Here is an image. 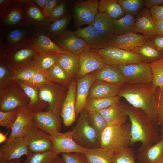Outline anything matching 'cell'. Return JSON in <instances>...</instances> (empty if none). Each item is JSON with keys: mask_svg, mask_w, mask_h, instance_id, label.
Segmentation results:
<instances>
[{"mask_svg": "<svg viewBox=\"0 0 163 163\" xmlns=\"http://www.w3.org/2000/svg\"><path fill=\"white\" fill-rule=\"evenodd\" d=\"M159 91L152 82L137 85L126 84L120 87L118 96L124 98L129 104L141 110L151 119L157 122L156 112Z\"/></svg>", "mask_w": 163, "mask_h": 163, "instance_id": "cell-1", "label": "cell"}, {"mask_svg": "<svg viewBox=\"0 0 163 163\" xmlns=\"http://www.w3.org/2000/svg\"><path fill=\"white\" fill-rule=\"evenodd\" d=\"M123 104L130 124L131 145L140 142L142 145H147L158 142L161 137L157 122L151 119L141 110L129 104Z\"/></svg>", "mask_w": 163, "mask_h": 163, "instance_id": "cell-2", "label": "cell"}, {"mask_svg": "<svg viewBox=\"0 0 163 163\" xmlns=\"http://www.w3.org/2000/svg\"><path fill=\"white\" fill-rule=\"evenodd\" d=\"M131 126L130 123L108 125L101 134L100 147L113 154L129 147L131 145Z\"/></svg>", "mask_w": 163, "mask_h": 163, "instance_id": "cell-3", "label": "cell"}, {"mask_svg": "<svg viewBox=\"0 0 163 163\" xmlns=\"http://www.w3.org/2000/svg\"><path fill=\"white\" fill-rule=\"evenodd\" d=\"M79 114L76 124L71 131L74 140L79 145L88 149L99 147L100 139L90 123L88 112L85 109Z\"/></svg>", "mask_w": 163, "mask_h": 163, "instance_id": "cell-4", "label": "cell"}, {"mask_svg": "<svg viewBox=\"0 0 163 163\" xmlns=\"http://www.w3.org/2000/svg\"><path fill=\"white\" fill-rule=\"evenodd\" d=\"M38 51L30 41L22 45L12 48H7L6 62L11 69L34 66Z\"/></svg>", "mask_w": 163, "mask_h": 163, "instance_id": "cell-5", "label": "cell"}, {"mask_svg": "<svg viewBox=\"0 0 163 163\" xmlns=\"http://www.w3.org/2000/svg\"><path fill=\"white\" fill-rule=\"evenodd\" d=\"M94 50L108 65L120 66L142 62L147 63L142 56L132 51L110 46Z\"/></svg>", "mask_w": 163, "mask_h": 163, "instance_id": "cell-6", "label": "cell"}, {"mask_svg": "<svg viewBox=\"0 0 163 163\" xmlns=\"http://www.w3.org/2000/svg\"><path fill=\"white\" fill-rule=\"evenodd\" d=\"M29 100L15 81L0 90V111H7L27 106Z\"/></svg>", "mask_w": 163, "mask_h": 163, "instance_id": "cell-7", "label": "cell"}, {"mask_svg": "<svg viewBox=\"0 0 163 163\" xmlns=\"http://www.w3.org/2000/svg\"><path fill=\"white\" fill-rule=\"evenodd\" d=\"M39 96L47 104V110L60 117L61 108L66 95L63 86L51 82L40 88Z\"/></svg>", "mask_w": 163, "mask_h": 163, "instance_id": "cell-8", "label": "cell"}, {"mask_svg": "<svg viewBox=\"0 0 163 163\" xmlns=\"http://www.w3.org/2000/svg\"><path fill=\"white\" fill-rule=\"evenodd\" d=\"M99 1L78 0L73 2V16L77 29L84 24L91 25L99 12Z\"/></svg>", "mask_w": 163, "mask_h": 163, "instance_id": "cell-9", "label": "cell"}, {"mask_svg": "<svg viewBox=\"0 0 163 163\" xmlns=\"http://www.w3.org/2000/svg\"><path fill=\"white\" fill-rule=\"evenodd\" d=\"M129 85L152 82L153 74L150 64L142 62L118 66Z\"/></svg>", "mask_w": 163, "mask_h": 163, "instance_id": "cell-10", "label": "cell"}, {"mask_svg": "<svg viewBox=\"0 0 163 163\" xmlns=\"http://www.w3.org/2000/svg\"><path fill=\"white\" fill-rule=\"evenodd\" d=\"M23 137L29 153H42L53 150L50 135L34 125Z\"/></svg>", "mask_w": 163, "mask_h": 163, "instance_id": "cell-11", "label": "cell"}, {"mask_svg": "<svg viewBox=\"0 0 163 163\" xmlns=\"http://www.w3.org/2000/svg\"><path fill=\"white\" fill-rule=\"evenodd\" d=\"M79 66L76 75L78 79L90 74L107 65L94 50L88 49L79 55Z\"/></svg>", "mask_w": 163, "mask_h": 163, "instance_id": "cell-12", "label": "cell"}, {"mask_svg": "<svg viewBox=\"0 0 163 163\" xmlns=\"http://www.w3.org/2000/svg\"><path fill=\"white\" fill-rule=\"evenodd\" d=\"M50 136L53 144L52 151L58 155L63 153L84 154L90 149L78 144L74 140L71 131L64 133L58 132Z\"/></svg>", "mask_w": 163, "mask_h": 163, "instance_id": "cell-13", "label": "cell"}, {"mask_svg": "<svg viewBox=\"0 0 163 163\" xmlns=\"http://www.w3.org/2000/svg\"><path fill=\"white\" fill-rule=\"evenodd\" d=\"M53 41L67 52L79 55L89 48L85 42L74 31L67 30L53 39Z\"/></svg>", "mask_w": 163, "mask_h": 163, "instance_id": "cell-14", "label": "cell"}, {"mask_svg": "<svg viewBox=\"0 0 163 163\" xmlns=\"http://www.w3.org/2000/svg\"><path fill=\"white\" fill-rule=\"evenodd\" d=\"M24 2L25 0H13L7 8L2 27L10 29L30 24L22 7Z\"/></svg>", "mask_w": 163, "mask_h": 163, "instance_id": "cell-15", "label": "cell"}, {"mask_svg": "<svg viewBox=\"0 0 163 163\" xmlns=\"http://www.w3.org/2000/svg\"><path fill=\"white\" fill-rule=\"evenodd\" d=\"M32 121L34 126L50 135L60 131V117L51 111L34 112Z\"/></svg>", "mask_w": 163, "mask_h": 163, "instance_id": "cell-16", "label": "cell"}, {"mask_svg": "<svg viewBox=\"0 0 163 163\" xmlns=\"http://www.w3.org/2000/svg\"><path fill=\"white\" fill-rule=\"evenodd\" d=\"M29 151L23 137L9 139L0 147V161H8L27 156Z\"/></svg>", "mask_w": 163, "mask_h": 163, "instance_id": "cell-17", "label": "cell"}, {"mask_svg": "<svg viewBox=\"0 0 163 163\" xmlns=\"http://www.w3.org/2000/svg\"><path fill=\"white\" fill-rule=\"evenodd\" d=\"M76 85L75 79H72L69 85L66 94L62 104L60 116L66 127L71 126L76 119Z\"/></svg>", "mask_w": 163, "mask_h": 163, "instance_id": "cell-18", "label": "cell"}, {"mask_svg": "<svg viewBox=\"0 0 163 163\" xmlns=\"http://www.w3.org/2000/svg\"><path fill=\"white\" fill-rule=\"evenodd\" d=\"M133 31L142 33L149 41L157 34L149 8L143 7L136 15Z\"/></svg>", "mask_w": 163, "mask_h": 163, "instance_id": "cell-19", "label": "cell"}, {"mask_svg": "<svg viewBox=\"0 0 163 163\" xmlns=\"http://www.w3.org/2000/svg\"><path fill=\"white\" fill-rule=\"evenodd\" d=\"M33 113L27 106L19 107L17 118L8 139L24 137L33 126Z\"/></svg>", "mask_w": 163, "mask_h": 163, "instance_id": "cell-20", "label": "cell"}, {"mask_svg": "<svg viewBox=\"0 0 163 163\" xmlns=\"http://www.w3.org/2000/svg\"><path fill=\"white\" fill-rule=\"evenodd\" d=\"M148 40L144 35L132 32L121 35H113L108 42V46L132 51Z\"/></svg>", "mask_w": 163, "mask_h": 163, "instance_id": "cell-21", "label": "cell"}, {"mask_svg": "<svg viewBox=\"0 0 163 163\" xmlns=\"http://www.w3.org/2000/svg\"><path fill=\"white\" fill-rule=\"evenodd\" d=\"M32 45L39 52L61 53H69L61 48L47 35L46 32L34 28L31 37Z\"/></svg>", "mask_w": 163, "mask_h": 163, "instance_id": "cell-22", "label": "cell"}, {"mask_svg": "<svg viewBox=\"0 0 163 163\" xmlns=\"http://www.w3.org/2000/svg\"><path fill=\"white\" fill-rule=\"evenodd\" d=\"M138 152L139 163H163V139L153 145H142Z\"/></svg>", "mask_w": 163, "mask_h": 163, "instance_id": "cell-23", "label": "cell"}, {"mask_svg": "<svg viewBox=\"0 0 163 163\" xmlns=\"http://www.w3.org/2000/svg\"><path fill=\"white\" fill-rule=\"evenodd\" d=\"M91 74L96 80L120 87L126 84V79L118 66L107 64Z\"/></svg>", "mask_w": 163, "mask_h": 163, "instance_id": "cell-24", "label": "cell"}, {"mask_svg": "<svg viewBox=\"0 0 163 163\" xmlns=\"http://www.w3.org/2000/svg\"><path fill=\"white\" fill-rule=\"evenodd\" d=\"M25 15L30 24L36 28L46 32L51 23L44 15L42 12L31 1L26 0L22 5Z\"/></svg>", "mask_w": 163, "mask_h": 163, "instance_id": "cell-25", "label": "cell"}, {"mask_svg": "<svg viewBox=\"0 0 163 163\" xmlns=\"http://www.w3.org/2000/svg\"><path fill=\"white\" fill-rule=\"evenodd\" d=\"M95 80L91 73L77 79L75 106L76 116L85 109L90 88Z\"/></svg>", "mask_w": 163, "mask_h": 163, "instance_id": "cell-26", "label": "cell"}, {"mask_svg": "<svg viewBox=\"0 0 163 163\" xmlns=\"http://www.w3.org/2000/svg\"><path fill=\"white\" fill-rule=\"evenodd\" d=\"M74 32L85 42L90 49L98 50L109 46L108 42L95 30L92 25L77 29Z\"/></svg>", "mask_w": 163, "mask_h": 163, "instance_id": "cell-27", "label": "cell"}, {"mask_svg": "<svg viewBox=\"0 0 163 163\" xmlns=\"http://www.w3.org/2000/svg\"><path fill=\"white\" fill-rule=\"evenodd\" d=\"M120 87L96 80L91 86L87 100L117 96Z\"/></svg>", "mask_w": 163, "mask_h": 163, "instance_id": "cell-28", "label": "cell"}, {"mask_svg": "<svg viewBox=\"0 0 163 163\" xmlns=\"http://www.w3.org/2000/svg\"><path fill=\"white\" fill-rule=\"evenodd\" d=\"M97 112L102 115L107 126L124 123L128 118L123 103L120 102Z\"/></svg>", "mask_w": 163, "mask_h": 163, "instance_id": "cell-29", "label": "cell"}, {"mask_svg": "<svg viewBox=\"0 0 163 163\" xmlns=\"http://www.w3.org/2000/svg\"><path fill=\"white\" fill-rule=\"evenodd\" d=\"M91 25L107 42L114 35L113 20L105 13L98 12Z\"/></svg>", "mask_w": 163, "mask_h": 163, "instance_id": "cell-30", "label": "cell"}, {"mask_svg": "<svg viewBox=\"0 0 163 163\" xmlns=\"http://www.w3.org/2000/svg\"><path fill=\"white\" fill-rule=\"evenodd\" d=\"M15 81L28 98L30 102L27 106L33 112L42 111L47 107V104L40 97L38 88L23 82Z\"/></svg>", "mask_w": 163, "mask_h": 163, "instance_id": "cell-31", "label": "cell"}, {"mask_svg": "<svg viewBox=\"0 0 163 163\" xmlns=\"http://www.w3.org/2000/svg\"><path fill=\"white\" fill-rule=\"evenodd\" d=\"M57 63L72 78L76 76L79 68V56L70 53H60Z\"/></svg>", "mask_w": 163, "mask_h": 163, "instance_id": "cell-32", "label": "cell"}, {"mask_svg": "<svg viewBox=\"0 0 163 163\" xmlns=\"http://www.w3.org/2000/svg\"><path fill=\"white\" fill-rule=\"evenodd\" d=\"M84 154L88 163H112L113 153L101 147L90 149Z\"/></svg>", "mask_w": 163, "mask_h": 163, "instance_id": "cell-33", "label": "cell"}, {"mask_svg": "<svg viewBox=\"0 0 163 163\" xmlns=\"http://www.w3.org/2000/svg\"><path fill=\"white\" fill-rule=\"evenodd\" d=\"M99 12L107 14L113 20L118 19L125 14L117 0H100Z\"/></svg>", "mask_w": 163, "mask_h": 163, "instance_id": "cell-34", "label": "cell"}, {"mask_svg": "<svg viewBox=\"0 0 163 163\" xmlns=\"http://www.w3.org/2000/svg\"><path fill=\"white\" fill-rule=\"evenodd\" d=\"M45 72L50 81L60 85H69L72 80V78L57 62Z\"/></svg>", "mask_w": 163, "mask_h": 163, "instance_id": "cell-35", "label": "cell"}, {"mask_svg": "<svg viewBox=\"0 0 163 163\" xmlns=\"http://www.w3.org/2000/svg\"><path fill=\"white\" fill-rule=\"evenodd\" d=\"M132 51L141 55L145 58L147 63L150 64L163 57V53L157 49L148 40Z\"/></svg>", "mask_w": 163, "mask_h": 163, "instance_id": "cell-36", "label": "cell"}, {"mask_svg": "<svg viewBox=\"0 0 163 163\" xmlns=\"http://www.w3.org/2000/svg\"><path fill=\"white\" fill-rule=\"evenodd\" d=\"M119 96L87 100L85 109L88 112L98 111L120 102Z\"/></svg>", "mask_w": 163, "mask_h": 163, "instance_id": "cell-37", "label": "cell"}, {"mask_svg": "<svg viewBox=\"0 0 163 163\" xmlns=\"http://www.w3.org/2000/svg\"><path fill=\"white\" fill-rule=\"evenodd\" d=\"M135 20V16L129 15L113 20L114 35H121L133 32Z\"/></svg>", "mask_w": 163, "mask_h": 163, "instance_id": "cell-38", "label": "cell"}, {"mask_svg": "<svg viewBox=\"0 0 163 163\" xmlns=\"http://www.w3.org/2000/svg\"><path fill=\"white\" fill-rule=\"evenodd\" d=\"M59 54L38 52L34 60V66L44 71H47L57 62Z\"/></svg>", "mask_w": 163, "mask_h": 163, "instance_id": "cell-39", "label": "cell"}, {"mask_svg": "<svg viewBox=\"0 0 163 163\" xmlns=\"http://www.w3.org/2000/svg\"><path fill=\"white\" fill-rule=\"evenodd\" d=\"M31 37H26V31L22 29L17 28L11 31L6 36L8 47L7 48H14L30 42Z\"/></svg>", "mask_w": 163, "mask_h": 163, "instance_id": "cell-40", "label": "cell"}, {"mask_svg": "<svg viewBox=\"0 0 163 163\" xmlns=\"http://www.w3.org/2000/svg\"><path fill=\"white\" fill-rule=\"evenodd\" d=\"M72 18L71 14L68 13L61 19L51 23L46 33L51 39H54L66 30Z\"/></svg>", "mask_w": 163, "mask_h": 163, "instance_id": "cell-41", "label": "cell"}, {"mask_svg": "<svg viewBox=\"0 0 163 163\" xmlns=\"http://www.w3.org/2000/svg\"><path fill=\"white\" fill-rule=\"evenodd\" d=\"M23 163H56L60 158L52 151L46 152L29 153Z\"/></svg>", "mask_w": 163, "mask_h": 163, "instance_id": "cell-42", "label": "cell"}, {"mask_svg": "<svg viewBox=\"0 0 163 163\" xmlns=\"http://www.w3.org/2000/svg\"><path fill=\"white\" fill-rule=\"evenodd\" d=\"M40 70L41 69L34 66L11 69V79L12 81H19L27 82L36 72Z\"/></svg>", "mask_w": 163, "mask_h": 163, "instance_id": "cell-43", "label": "cell"}, {"mask_svg": "<svg viewBox=\"0 0 163 163\" xmlns=\"http://www.w3.org/2000/svg\"><path fill=\"white\" fill-rule=\"evenodd\" d=\"M11 71L5 58V54H0V90L8 85L12 81Z\"/></svg>", "mask_w": 163, "mask_h": 163, "instance_id": "cell-44", "label": "cell"}, {"mask_svg": "<svg viewBox=\"0 0 163 163\" xmlns=\"http://www.w3.org/2000/svg\"><path fill=\"white\" fill-rule=\"evenodd\" d=\"M125 15L135 16L139 12L144 5L143 0H117Z\"/></svg>", "mask_w": 163, "mask_h": 163, "instance_id": "cell-45", "label": "cell"}, {"mask_svg": "<svg viewBox=\"0 0 163 163\" xmlns=\"http://www.w3.org/2000/svg\"><path fill=\"white\" fill-rule=\"evenodd\" d=\"M153 74L152 83L159 89L163 88V57L150 63Z\"/></svg>", "mask_w": 163, "mask_h": 163, "instance_id": "cell-46", "label": "cell"}, {"mask_svg": "<svg viewBox=\"0 0 163 163\" xmlns=\"http://www.w3.org/2000/svg\"><path fill=\"white\" fill-rule=\"evenodd\" d=\"M134 151L128 147L113 154L112 163H136Z\"/></svg>", "mask_w": 163, "mask_h": 163, "instance_id": "cell-47", "label": "cell"}, {"mask_svg": "<svg viewBox=\"0 0 163 163\" xmlns=\"http://www.w3.org/2000/svg\"><path fill=\"white\" fill-rule=\"evenodd\" d=\"M88 113L90 123L95 130L100 140L101 134L107 125L103 117L98 112Z\"/></svg>", "mask_w": 163, "mask_h": 163, "instance_id": "cell-48", "label": "cell"}, {"mask_svg": "<svg viewBox=\"0 0 163 163\" xmlns=\"http://www.w3.org/2000/svg\"><path fill=\"white\" fill-rule=\"evenodd\" d=\"M19 108L7 111H0V126L11 129L17 118Z\"/></svg>", "mask_w": 163, "mask_h": 163, "instance_id": "cell-49", "label": "cell"}, {"mask_svg": "<svg viewBox=\"0 0 163 163\" xmlns=\"http://www.w3.org/2000/svg\"><path fill=\"white\" fill-rule=\"evenodd\" d=\"M69 4V1L61 0L48 18L50 23L62 19L69 13L68 11Z\"/></svg>", "mask_w": 163, "mask_h": 163, "instance_id": "cell-50", "label": "cell"}, {"mask_svg": "<svg viewBox=\"0 0 163 163\" xmlns=\"http://www.w3.org/2000/svg\"><path fill=\"white\" fill-rule=\"evenodd\" d=\"M50 81L47 78L45 71L40 70L36 72L27 84L37 88L48 84Z\"/></svg>", "mask_w": 163, "mask_h": 163, "instance_id": "cell-51", "label": "cell"}, {"mask_svg": "<svg viewBox=\"0 0 163 163\" xmlns=\"http://www.w3.org/2000/svg\"><path fill=\"white\" fill-rule=\"evenodd\" d=\"M62 156L65 163H88L82 153H63Z\"/></svg>", "mask_w": 163, "mask_h": 163, "instance_id": "cell-52", "label": "cell"}, {"mask_svg": "<svg viewBox=\"0 0 163 163\" xmlns=\"http://www.w3.org/2000/svg\"><path fill=\"white\" fill-rule=\"evenodd\" d=\"M156 116L158 126H163V88L159 92Z\"/></svg>", "mask_w": 163, "mask_h": 163, "instance_id": "cell-53", "label": "cell"}, {"mask_svg": "<svg viewBox=\"0 0 163 163\" xmlns=\"http://www.w3.org/2000/svg\"><path fill=\"white\" fill-rule=\"evenodd\" d=\"M61 0H47L45 8L42 12L45 17L47 18Z\"/></svg>", "mask_w": 163, "mask_h": 163, "instance_id": "cell-54", "label": "cell"}, {"mask_svg": "<svg viewBox=\"0 0 163 163\" xmlns=\"http://www.w3.org/2000/svg\"><path fill=\"white\" fill-rule=\"evenodd\" d=\"M149 9L155 22L163 21V5L153 6Z\"/></svg>", "mask_w": 163, "mask_h": 163, "instance_id": "cell-55", "label": "cell"}, {"mask_svg": "<svg viewBox=\"0 0 163 163\" xmlns=\"http://www.w3.org/2000/svg\"><path fill=\"white\" fill-rule=\"evenodd\" d=\"M13 0H0V24L2 26L7 8Z\"/></svg>", "mask_w": 163, "mask_h": 163, "instance_id": "cell-56", "label": "cell"}, {"mask_svg": "<svg viewBox=\"0 0 163 163\" xmlns=\"http://www.w3.org/2000/svg\"><path fill=\"white\" fill-rule=\"evenodd\" d=\"M149 41L157 49L163 53V36L157 34Z\"/></svg>", "mask_w": 163, "mask_h": 163, "instance_id": "cell-57", "label": "cell"}, {"mask_svg": "<svg viewBox=\"0 0 163 163\" xmlns=\"http://www.w3.org/2000/svg\"><path fill=\"white\" fill-rule=\"evenodd\" d=\"M144 5L149 8L153 6L163 5V0H145Z\"/></svg>", "mask_w": 163, "mask_h": 163, "instance_id": "cell-58", "label": "cell"}, {"mask_svg": "<svg viewBox=\"0 0 163 163\" xmlns=\"http://www.w3.org/2000/svg\"><path fill=\"white\" fill-rule=\"evenodd\" d=\"M32 2L43 12L47 0H31Z\"/></svg>", "mask_w": 163, "mask_h": 163, "instance_id": "cell-59", "label": "cell"}, {"mask_svg": "<svg viewBox=\"0 0 163 163\" xmlns=\"http://www.w3.org/2000/svg\"><path fill=\"white\" fill-rule=\"evenodd\" d=\"M157 34L163 36V21L155 22Z\"/></svg>", "mask_w": 163, "mask_h": 163, "instance_id": "cell-60", "label": "cell"}, {"mask_svg": "<svg viewBox=\"0 0 163 163\" xmlns=\"http://www.w3.org/2000/svg\"><path fill=\"white\" fill-rule=\"evenodd\" d=\"M23 161L22 158L11 160L8 161H0V163H21Z\"/></svg>", "mask_w": 163, "mask_h": 163, "instance_id": "cell-61", "label": "cell"}, {"mask_svg": "<svg viewBox=\"0 0 163 163\" xmlns=\"http://www.w3.org/2000/svg\"><path fill=\"white\" fill-rule=\"evenodd\" d=\"M7 135H5L2 132L0 133V144L7 141L8 139L7 138Z\"/></svg>", "mask_w": 163, "mask_h": 163, "instance_id": "cell-62", "label": "cell"}, {"mask_svg": "<svg viewBox=\"0 0 163 163\" xmlns=\"http://www.w3.org/2000/svg\"><path fill=\"white\" fill-rule=\"evenodd\" d=\"M160 132L161 139H163V126H161Z\"/></svg>", "mask_w": 163, "mask_h": 163, "instance_id": "cell-63", "label": "cell"}, {"mask_svg": "<svg viewBox=\"0 0 163 163\" xmlns=\"http://www.w3.org/2000/svg\"><path fill=\"white\" fill-rule=\"evenodd\" d=\"M56 163H65L62 159L60 158L58 160Z\"/></svg>", "mask_w": 163, "mask_h": 163, "instance_id": "cell-64", "label": "cell"}]
</instances>
